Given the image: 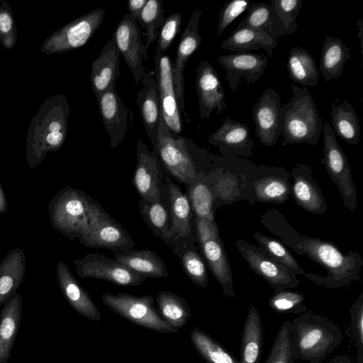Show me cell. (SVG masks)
<instances>
[{
    "mask_svg": "<svg viewBox=\"0 0 363 363\" xmlns=\"http://www.w3.org/2000/svg\"><path fill=\"white\" fill-rule=\"evenodd\" d=\"M305 296L301 293L288 289L274 291L269 300L270 308L280 314L303 313L307 307L303 305Z\"/></svg>",
    "mask_w": 363,
    "mask_h": 363,
    "instance_id": "cell-46",
    "label": "cell"
},
{
    "mask_svg": "<svg viewBox=\"0 0 363 363\" xmlns=\"http://www.w3.org/2000/svg\"><path fill=\"white\" fill-rule=\"evenodd\" d=\"M182 16L174 13L164 18L157 38L156 52L161 53L169 49L176 35L180 32Z\"/></svg>",
    "mask_w": 363,
    "mask_h": 363,
    "instance_id": "cell-49",
    "label": "cell"
},
{
    "mask_svg": "<svg viewBox=\"0 0 363 363\" xmlns=\"http://www.w3.org/2000/svg\"><path fill=\"white\" fill-rule=\"evenodd\" d=\"M277 45V40L262 31L248 27H237L221 43V48L235 53H246L262 48L267 52L268 57H270Z\"/></svg>",
    "mask_w": 363,
    "mask_h": 363,
    "instance_id": "cell-34",
    "label": "cell"
},
{
    "mask_svg": "<svg viewBox=\"0 0 363 363\" xmlns=\"http://www.w3.org/2000/svg\"><path fill=\"white\" fill-rule=\"evenodd\" d=\"M261 222L296 253L306 255L325 269L327 274L323 277L308 274L307 278L313 283L335 289L359 279L363 259L357 252L350 250L344 254L330 241L300 235L277 209H269L261 216Z\"/></svg>",
    "mask_w": 363,
    "mask_h": 363,
    "instance_id": "cell-1",
    "label": "cell"
},
{
    "mask_svg": "<svg viewBox=\"0 0 363 363\" xmlns=\"http://www.w3.org/2000/svg\"><path fill=\"white\" fill-rule=\"evenodd\" d=\"M154 75V71L144 74L141 79L143 89L137 94L140 116L153 149L157 144L161 118L158 89Z\"/></svg>",
    "mask_w": 363,
    "mask_h": 363,
    "instance_id": "cell-28",
    "label": "cell"
},
{
    "mask_svg": "<svg viewBox=\"0 0 363 363\" xmlns=\"http://www.w3.org/2000/svg\"><path fill=\"white\" fill-rule=\"evenodd\" d=\"M350 316L357 347V363H363V292L352 304Z\"/></svg>",
    "mask_w": 363,
    "mask_h": 363,
    "instance_id": "cell-50",
    "label": "cell"
},
{
    "mask_svg": "<svg viewBox=\"0 0 363 363\" xmlns=\"http://www.w3.org/2000/svg\"><path fill=\"white\" fill-rule=\"evenodd\" d=\"M243 176L241 196L252 204L255 201L284 203L291 195V175L283 167L250 164Z\"/></svg>",
    "mask_w": 363,
    "mask_h": 363,
    "instance_id": "cell-7",
    "label": "cell"
},
{
    "mask_svg": "<svg viewBox=\"0 0 363 363\" xmlns=\"http://www.w3.org/2000/svg\"><path fill=\"white\" fill-rule=\"evenodd\" d=\"M190 340L197 353L207 363H239L220 343L199 328L191 330Z\"/></svg>",
    "mask_w": 363,
    "mask_h": 363,
    "instance_id": "cell-41",
    "label": "cell"
},
{
    "mask_svg": "<svg viewBox=\"0 0 363 363\" xmlns=\"http://www.w3.org/2000/svg\"><path fill=\"white\" fill-rule=\"evenodd\" d=\"M119 54L131 71L135 84L141 81L145 69V44L137 21L128 13L118 23L112 36Z\"/></svg>",
    "mask_w": 363,
    "mask_h": 363,
    "instance_id": "cell-17",
    "label": "cell"
},
{
    "mask_svg": "<svg viewBox=\"0 0 363 363\" xmlns=\"http://www.w3.org/2000/svg\"><path fill=\"white\" fill-rule=\"evenodd\" d=\"M56 274L61 293L69 306L78 313L91 320H100V312L93 300L64 262H57Z\"/></svg>",
    "mask_w": 363,
    "mask_h": 363,
    "instance_id": "cell-26",
    "label": "cell"
},
{
    "mask_svg": "<svg viewBox=\"0 0 363 363\" xmlns=\"http://www.w3.org/2000/svg\"><path fill=\"white\" fill-rule=\"evenodd\" d=\"M295 359L322 363L341 342L342 331L333 322L306 311L291 322Z\"/></svg>",
    "mask_w": 363,
    "mask_h": 363,
    "instance_id": "cell-4",
    "label": "cell"
},
{
    "mask_svg": "<svg viewBox=\"0 0 363 363\" xmlns=\"http://www.w3.org/2000/svg\"><path fill=\"white\" fill-rule=\"evenodd\" d=\"M164 10L162 1L159 0H148L143 9L137 22L142 28L145 29L146 40L145 43V57H147V50L150 45L156 41L159 31L164 21Z\"/></svg>",
    "mask_w": 363,
    "mask_h": 363,
    "instance_id": "cell-43",
    "label": "cell"
},
{
    "mask_svg": "<svg viewBox=\"0 0 363 363\" xmlns=\"http://www.w3.org/2000/svg\"><path fill=\"white\" fill-rule=\"evenodd\" d=\"M72 263L78 276L83 279H101L125 286H140L147 279L114 259L100 253L87 254Z\"/></svg>",
    "mask_w": 363,
    "mask_h": 363,
    "instance_id": "cell-13",
    "label": "cell"
},
{
    "mask_svg": "<svg viewBox=\"0 0 363 363\" xmlns=\"http://www.w3.org/2000/svg\"><path fill=\"white\" fill-rule=\"evenodd\" d=\"M96 99L105 130L110 138L111 147L115 149L123 140L129 125H132L133 114L116 91V85Z\"/></svg>",
    "mask_w": 363,
    "mask_h": 363,
    "instance_id": "cell-21",
    "label": "cell"
},
{
    "mask_svg": "<svg viewBox=\"0 0 363 363\" xmlns=\"http://www.w3.org/2000/svg\"><path fill=\"white\" fill-rule=\"evenodd\" d=\"M250 2L244 0H233L226 2L218 14L217 37L241 13L247 10Z\"/></svg>",
    "mask_w": 363,
    "mask_h": 363,
    "instance_id": "cell-51",
    "label": "cell"
},
{
    "mask_svg": "<svg viewBox=\"0 0 363 363\" xmlns=\"http://www.w3.org/2000/svg\"><path fill=\"white\" fill-rule=\"evenodd\" d=\"M252 116L259 142L267 147L274 146L283 128V108L278 92L266 89L254 106Z\"/></svg>",
    "mask_w": 363,
    "mask_h": 363,
    "instance_id": "cell-15",
    "label": "cell"
},
{
    "mask_svg": "<svg viewBox=\"0 0 363 363\" xmlns=\"http://www.w3.org/2000/svg\"><path fill=\"white\" fill-rule=\"evenodd\" d=\"M101 298L104 304L112 311L140 327L164 333L179 331L162 318L150 295L136 296L126 293L107 292Z\"/></svg>",
    "mask_w": 363,
    "mask_h": 363,
    "instance_id": "cell-8",
    "label": "cell"
},
{
    "mask_svg": "<svg viewBox=\"0 0 363 363\" xmlns=\"http://www.w3.org/2000/svg\"><path fill=\"white\" fill-rule=\"evenodd\" d=\"M69 112L63 94L50 96L42 103L27 131L26 157L29 169L41 164L48 152H56L64 145Z\"/></svg>",
    "mask_w": 363,
    "mask_h": 363,
    "instance_id": "cell-3",
    "label": "cell"
},
{
    "mask_svg": "<svg viewBox=\"0 0 363 363\" xmlns=\"http://www.w3.org/2000/svg\"><path fill=\"white\" fill-rule=\"evenodd\" d=\"M196 244V238L191 239L174 255L180 258L182 267L188 278L198 286L206 288L208 285L207 268Z\"/></svg>",
    "mask_w": 363,
    "mask_h": 363,
    "instance_id": "cell-42",
    "label": "cell"
},
{
    "mask_svg": "<svg viewBox=\"0 0 363 363\" xmlns=\"http://www.w3.org/2000/svg\"><path fill=\"white\" fill-rule=\"evenodd\" d=\"M245 18L238 28L248 27L262 31L278 40L283 35L284 27L274 8L265 3L250 6Z\"/></svg>",
    "mask_w": 363,
    "mask_h": 363,
    "instance_id": "cell-38",
    "label": "cell"
},
{
    "mask_svg": "<svg viewBox=\"0 0 363 363\" xmlns=\"http://www.w3.org/2000/svg\"><path fill=\"white\" fill-rule=\"evenodd\" d=\"M295 359L291 335V322L285 321L279 328L264 363H293Z\"/></svg>",
    "mask_w": 363,
    "mask_h": 363,
    "instance_id": "cell-45",
    "label": "cell"
},
{
    "mask_svg": "<svg viewBox=\"0 0 363 363\" xmlns=\"http://www.w3.org/2000/svg\"><path fill=\"white\" fill-rule=\"evenodd\" d=\"M218 61L226 71V79L233 91L242 81L247 84L257 81L268 64L267 57L251 52L221 55Z\"/></svg>",
    "mask_w": 363,
    "mask_h": 363,
    "instance_id": "cell-23",
    "label": "cell"
},
{
    "mask_svg": "<svg viewBox=\"0 0 363 363\" xmlns=\"http://www.w3.org/2000/svg\"><path fill=\"white\" fill-rule=\"evenodd\" d=\"M172 231L174 246L173 253L177 252L189 240L196 238L194 226V213L186 192L176 184L166 174Z\"/></svg>",
    "mask_w": 363,
    "mask_h": 363,
    "instance_id": "cell-19",
    "label": "cell"
},
{
    "mask_svg": "<svg viewBox=\"0 0 363 363\" xmlns=\"http://www.w3.org/2000/svg\"><path fill=\"white\" fill-rule=\"evenodd\" d=\"M17 28L12 9L7 1H0V41L2 45L12 49L17 41Z\"/></svg>",
    "mask_w": 363,
    "mask_h": 363,
    "instance_id": "cell-48",
    "label": "cell"
},
{
    "mask_svg": "<svg viewBox=\"0 0 363 363\" xmlns=\"http://www.w3.org/2000/svg\"><path fill=\"white\" fill-rule=\"evenodd\" d=\"M208 142L218 147L224 157H250L255 147L247 125L229 118L223 121L219 128L208 138Z\"/></svg>",
    "mask_w": 363,
    "mask_h": 363,
    "instance_id": "cell-24",
    "label": "cell"
},
{
    "mask_svg": "<svg viewBox=\"0 0 363 363\" xmlns=\"http://www.w3.org/2000/svg\"><path fill=\"white\" fill-rule=\"evenodd\" d=\"M290 78L304 86L318 85L320 72L312 55L301 47L292 48L287 60Z\"/></svg>",
    "mask_w": 363,
    "mask_h": 363,
    "instance_id": "cell-39",
    "label": "cell"
},
{
    "mask_svg": "<svg viewBox=\"0 0 363 363\" xmlns=\"http://www.w3.org/2000/svg\"><path fill=\"white\" fill-rule=\"evenodd\" d=\"M23 312V298L15 292L3 304L0 313V363H7L18 333Z\"/></svg>",
    "mask_w": 363,
    "mask_h": 363,
    "instance_id": "cell-30",
    "label": "cell"
},
{
    "mask_svg": "<svg viewBox=\"0 0 363 363\" xmlns=\"http://www.w3.org/2000/svg\"><path fill=\"white\" fill-rule=\"evenodd\" d=\"M154 72L161 116L169 130L179 135L182 130V118L175 95L172 62L169 55L155 53Z\"/></svg>",
    "mask_w": 363,
    "mask_h": 363,
    "instance_id": "cell-18",
    "label": "cell"
},
{
    "mask_svg": "<svg viewBox=\"0 0 363 363\" xmlns=\"http://www.w3.org/2000/svg\"><path fill=\"white\" fill-rule=\"evenodd\" d=\"M262 343L263 330L260 315L255 306H251L242 332L239 363H259Z\"/></svg>",
    "mask_w": 363,
    "mask_h": 363,
    "instance_id": "cell-35",
    "label": "cell"
},
{
    "mask_svg": "<svg viewBox=\"0 0 363 363\" xmlns=\"http://www.w3.org/2000/svg\"><path fill=\"white\" fill-rule=\"evenodd\" d=\"M202 11L195 10L180 38L175 60L172 63V72L174 86L175 95L180 116L184 117V122L190 123L184 107V72L185 65L192 55L201 45L202 37L199 33V19Z\"/></svg>",
    "mask_w": 363,
    "mask_h": 363,
    "instance_id": "cell-16",
    "label": "cell"
},
{
    "mask_svg": "<svg viewBox=\"0 0 363 363\" xmlns=\"http://www.w3.org/2000/svg\"><path fill=\"white\" fill-rule=\"evenodd\" d=\"M235 245L249 267L264 279L274 291L293 289L299 284L294 272L272 259L259 247L240 239Z\"/></svg>",
    "mask_w": 363,
    "mask_h": 363,
    "instance_id": "cell-14",
    "label": "cell"
},
{
    "mask_svg": "<svg viewBox=\"0 0 363 363\" xmlns=\"http://www.w3.org/2000/svg\"><path fill=\"white\" fill-rule=\"evenodd\" d=\"M196 91L201 120L209 118L214 110L219 114L226 108L220 79L213 65L207 61H201L197 67Z\"/></svg>",
    "mask_w": 363,
    "mask_h": 363,
    "instance_id": "cell-22",
    "label": "cell"
},
{
    "mask_svg": "<svg viewBox=\"0 0 363 363\" xmlns=\"http://www.w3.org/2000/svg\"><path fill=\"white\" fill-rule=\"evenodd\" d=\"M291 88L292 99L282 106V145L304 143L315 145L321 136L323 120L306 86L301 89L291 84Z\"/></svg>",
    "mask_w": 363,
    "mask_h": 363,
    "instance_id": "cell-5",
    "label": "cell"
},
{
    "mask_svg": "<svg viewBox=\"0 0 363 363\" xmlns=\"http://www.w3.org/2000/svg\"><path fill=\"white\" fill-rule=\"evenodd\" d=\"M148 0H130L128 2V13L137 21Z\"/></svg>",
    "mask_w": 363,
    "mask_h": 363,
    "instance_id": "cell-52",
    "label": "cell"
},
{
    "mask_svg": "<svg viewBox=\"0 0 363 363\" xmlns=\"http://www.w3.org/2000/svg\"><path fill=\"white\" fill-rule=\"evenodd\" d=\"M350 58V48L342 40L326 35L322 46L319 72L325 81L337 79L342 74Z\"/></svg>",
    "mask_w": 363,
    "mask_h": 363,
    "instance_id": "cell-36",
    "label": "cell"
},
{
    "mask_svg": "<svg viewBox=\"0 0 363 363\" xmlns=\"http://www.w3.org/2000/svg\"><path fill=\"white\" fill-rule=\"evenodd\" d=\"M156 152L164 173L186 186L208 173L214 155L189 138L172 132L160 118Z\"/></svg>",
    "mask_w": 363,
    "mask_h": 363,
    "instance_id": "cell-2",
    "label": "cell"
},
{
    "mask_svg": "<svg viewBox=\"0 0 363 363\" xmlns=\"http://www.w3.org/2000/svg\"><path fill=\"white\" fill-rule=\"evenodd\" d=\"M186 187L194 216L215 221V211L220 205L230 201L223 195L221 185L213 169L201 176L194 183Z\"/></svg>",
    "mask_w": 363,
    "mask_h": 363,
    "instance_id": "cell-20",
    "label": "cell"
},
{
    "mask_svg": "<svg viewBox=\"0 0 363 363\" xmlns=\"http://www.w3.org/2000/svg\"><path fill=\"white\" fill-rule=\"evenodd\" d=\"M136 166L133 184L140 199L160 201L161 194L167 189L166 174L155 151H150L147 145L138 140L136 148Z\"/></svg>",
    "mask_w": 363,
    "mask_h": 363,
    "instance_id": "cell-12",
    "label": "cell"
},
{
    "mask_svg": "<svg viewBox=\"0 0 363 363\" xmlns=\"http://www.w3.org/2000/svg\"><path fill=\"white\" fill-rule=\"evenodd\" d=\"M156 304L162 318L174 329L183 328L192 316L187 302L172 291H162L158 293Z\"/></svg>",
    "mask_w": 363,
    "mask_h": 363,
    "instance_id": "cell-40",
    "label": "cell"
},
{
    "mask_svg": "<svg viewBox=\"0 0 363 363\" xmlns=\"http://www.w3.org/2000/svg\"><path fill=\"white\" fill-rule=\"evenodd\" d=\"M197 247L224 295L234 297L233 272L220 234L199 243Z\"/></svg>",
    "mask_w": 363,
    "mask_h": 363,
    "instance_id": "cell-27",
    "label": "cell"
},
{
    "mask_svg": "<svg viewBox=\"0 0 363 363\" xmlns=\"http://www.w3.org/2000/svg\"><path fill=\"white\" fill-rule=\"evenodd\" d=\"M284 27L283 35H291L297 29L296 18L303 6L301 0H270Z\"/></svg>",
    "mask_w": 363,
    "mask_h": 363,
    "instance_id": "cell-47",
    "label": "cell"
},
{
    "mask_svg": "<svg viewBox=\"0 0 363 363\" xmlns=\"http://www.w3.org/2000/svg\"><path fill=\"white\" fill-rule=\"evenodd\" d=\"M26 272V257L20 248L11 250L0 263V306L19 288Z\"/></svg>",
    "mask_w": 363,
    "mask_h": 363,
    "instance_id": "cell-33",
    "label": "cell"
},
{
    "mask_svg": "<svg viewBox=\"0 0 363 363\" xmlns=\"http://www.w3.org/2000/svg\"><path fill=\"white\" fill-rule=\"evenodd\" d=\"M119 57V52L111 37L91 67L90 82L96 99L116 85L120 74Z\"/></svg>",
    "mask_w": 363,
    "mask_h": 363,
    "instance_id": "cell-29",
    "label": "cell"
},
{
    "mask_svg": "<svg viewBox=\"0 0 363 363\" xmlns=\"http://www.w3.org/2000/svg\"><path fill=\"white\" fill-rule=\"evenodd\" d=\"M93 200L71 186L61 189L48 204L52 226L71 240L78 238L90 225Z\"/></svg>",
    "mask_w": 363,
    "mask_h": 363,
    "instance_id": "cell-6",
    "label": "cell"
},
{
    "mask_svg": "<svg viewBox=\"0 0 363 363\" xmlns=\"http://www.w3.org/2000/svg\"><path fill=\"white\" fill-rule=\"evenodd\" d=\"M330 118L334 133L349 145L357 144L360 128L357 115L350 103L336 99L332 104Z\"/></svg>",
    "mask_w": 363,
    "mask_h": 363,
    "instance_id": "cell-37",
    "label": "cell"
},
{
    "mask_svg": "<svg viewBox=\"0 0 363 363\" xmlns=\"http://www.w3.org/2000/svg\"><path fill=\"white\" fill-rule=\"evenodd\" d=\"M105 13L104 9H96L68 23L45 39L40 52L50 55L84 46L102 24Z\"/></svg>",
    "mask_w": 363,
    "mask_h": 363,
    "instance_id": "cell-11",
    "label": "cell"
},
{
    "mask_svg": "<svg viewBox=\"0 0 363 363\" xmlns=\"http://www.w3.org/2000/svg\"><path fill=\"white\" fill-rule=\"evenodd\" d=\"M254 237L259 247L272 259L285 266L296 275L301 274L307 278L308 273L301 267L291 253L281 242L260 233H255Z\"/></svg>",
    "mask_w": 363,
    "mask_h": 363,
    "instance_id": "cell-44",
    "label": "cell"
},
{
    "mask_svg": "<svg viewBox=\"0 0 363 363\" xmlns=\"http://www.w3.org/2000/svg\"><path fill=\"white\" fill-rule=\"evenodd\" d=\"M77 239L87 247L105 248L114 252L132 249L135 245L131 235L94 199L90 225Z\"/></svg>",
    "mask_w": 363,
    "mask_h": 363,
    "instance_id": "cell-10",
    "label": "cell"
},
{
    "mask_svg": "<svg viewBox=\"0 0 363 363\" xmlns=\"http://www.w3.org/2000/svg\"><path fill=\"white\" fill-rule=\"evenodd\" d=\"M323 132V150L320 162L325 167L331 180L337 186L344 206L354 211L357 206V190L353 182L348 159L339 145L333 128L325 122Z\"/></svg>",
    "mask_w": 363,
    "mask_h": 363,
    "instance_id": "cell-9",
    "label": "cell"
},
{
    "mask_svg": "<svg viewBox=\"0 0 363 363\" xmlns=\"http://www.w3.org/2000/svg\"><path fill=\"white\" fill-rule=\"evenodd\" d=\"M139 211L152 233L172 248L174 241L169 199L159 202L140 199Z\"/></svg>",
    "mask_w": 363,
    "mask_h": 363,
    "instance_id": "cell-32",
    "label": "cell"
},
{
    "mask_svg": "<svg viewBox=\"0 0 363 363\" xmlns=\"http://www.w3.org/2000/svg\"><path fill=\"white\" fill-rule=\"evenodd\" d=\"M357 26H359V35H358V37L361 39L360 41H361V48H362V20H359L357 23Z\"/></svg>",
    "mask_w": 363,
    "mask_h": 363,
    "instance_id": "cell-55",
    "label": "cell"
},
{
    "mask_svg": "<svg viewBox=\"0 0 363 363\" xmlns=\"http://www.w3.org/2000/svg\"><path fill=\"white\" fill-rule=\"evenodd\" d=\"M7 209L8 204L6 196L2 188L1 184L0 183V214L6 213Z\"/></svg>",
    "mask_w": 363,
    "mask_h": 363,
    "instance_id": "cell-53",
    "label": "cell"
},
{
    "mask_svg": "<svg viewBox=\"0 0 363 363\" xmlns=\"http://www.w3.org/2000/svg\"><path fill=\"white\" fill-rule=\"evenodd\" d=\"M114 259L132 271L147 278H166L167 268L162 257L150 250L133 248L113 254Z\"/></svg>",
    "mask_w": 363,
    "mask_h": 363,
    "instance_id": "cell-31",
    "label": "cell"
},
{
    "mask_svg": "<svg viewBox=\"0 0 363 363\" xmlns=\"http://www.w3.org/2000/svg\"><path fill=\"white\" fill-rule=\"evenodd\" d=\"M311 168L306 164H297L291 170L293 178L291 196L295 202L305 211L323 214L327 210V205L323 191L318 184L313 179Z\"/></svg>",
    "mask_w": 363,
    "mask_h": 363,
    "instance_id": "cell-25",
    "label": "cell"
},
{
    "mask_svg": "<svg viewBox=\"0 0 363 363\" xmlns=\"http://www.w3.org/2000/svg\"><path fill=\"white\" fill-rule=\"evenodd\" d=\"M325 363H353L350 359L345 356L335 357Z\"/></svg>",
    "mask_w": 363,
    "mask_h": 363,
    "instance_id": "cell-54",
    "label": "cell"
}]
</instances>
